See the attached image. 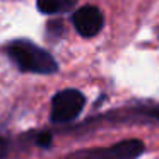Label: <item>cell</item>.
<instances>
[{
    "label": "cell",
    "instance_id": "obj_4",
    "mask_svg": "<svg viewBox=\"0 0 159 159\" xmlns=\"http://www.w3.org/2000/svg\"><path fill=\"white\" fill-rule=\"evenodd\" d=\"M72 22H74L75 31L80 36H84V38H93V36H96L103 29L104 19H103V14H101V11L98 7L86 5V7H80L72 16Z\"/></svg>",
    "mask_w": 159,
    "mask_h": 159
},
{
    "label": "cell",
    "instance_id": "obj_2",
    "mask_svg": "<svg viewBox=\"0 0 159 159\" xmlns=\"http://www.w3.org/2000/svg\"><path fill=\"white\" fill-rule=\"evenodd\" d=\"M86 98L77 89H63L57 93L52 99V121L53 123H67L75 120L80 115Z\"/></svg>",
    "mask_w": 159,
    "mask_h": 159
},
{
    "label": "cell",
    "instance_id": "obj_6",
    "mask_svg": "<svg viewBox=\"0 0 159 159\" xmlns=\"http://www.w3.org/2000/svg\"><path fill=\"white\" fill-rule=\"evenodd\" d=\"M36 144H38L39 147H50V145H52V135H50L48 132L39 134L38 139H36Z\"/></svg>",
    "mask_w": 159,
    "mask_h": 159
},
{
    "label": "cell",
    "instance_id": "obj_1",
    "mask_svg": "<svg viewBox=\"0 0 159 159\" xmlns=\"http://www.w3.org/2000/svg\"><path fill=\"white\" fill-rule=\"evenodd\" d=\"M7 55L14 65L22 72L33 74H53L57 72L55 58L46 50L39 48L29 39H14L7 45Z\"/></svg>",
    "mask_w": 159,
    "mask_h": 159
},
{
    "label": "cell",
    "instance_id": "obj_7",
    "mask_svg": "<svg viewBox=\"0 0 159 159\" xmlns=\"http://www.w3.org/2000/svg\"><path fill=\"white\" fill-rule=\"evenodd\" d=\"M142 115H147V116H152L156 118V120H159V106H149V108H140Z\"/></svg>",
    "mask_w": 159,
    "mask_h": 159
},
{
    "label": "cell",
    "instance_id": "obj_5",
    "mask_svg": "<svg viewBox=\"0 0 159 159\" xmlns=\"http://www.w3.org/2000/svg\"><path fill=\"white\" fill-rule=\"evenodd\" d=\"M77 4V0H36V5H38L39 12L43 14H62L67 12Z\"/></svg>",
    "mask_w": 159,
    "mask_h": 159
},
{
    "label": "cell",
    "instance_id": "obj_3",
    "mask_svg": "<svg viewBox=\"0 0 159 159\" xmlns=\"http://www.w3.org/2000/svg\"><path fill=\"white\" fill-rule=\"evenodd\" d=\"M144 152V144L137 139H128L121 140L118 144L106 149H98V151L87 152V159H137Z\"/></svg>",
    "mask_w": 159,
    "mask_h": 159
},
{
    "label": "cell",
    "instance_id": "obj_8",
    "mask_svg": "<svg viewBox=\"0 0 159 159\" xmlns=\"http://www.w3.org/2000/svg\"><path fill=\"white\" fill-rule=\"evenodd\" d=\"M7 151H9V142L4 137H0V159H4L7 156Z\"/></svg>",
    "mask_w": 159,
    "mask_h": 159
}]
</instances>
